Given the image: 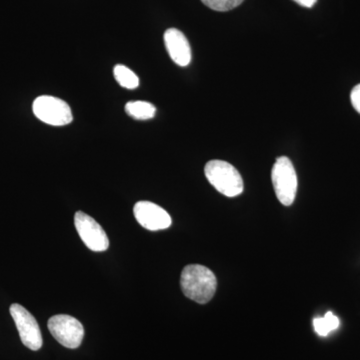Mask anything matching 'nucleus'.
Masks as SVG:
<instances>
[{
    "mask_svg": "<svg viewBox=\"0 0 360 360\" xmlns=\"http://www.w3.org/2000/svg\"><path fill=\"white\" fill-rule=\"evenodd\" d=\"M9 311L15 322L23 345L34 352L39 350L42 347V335L39 323L34 316L18 303L11 304Z\"/></svg>",
    "mask_w": 360,
    "mask_h": 360,
    "instance_id": "423d86ee",
    "label": "nucleus"
},
{
    "mask_svg": "<svg viewBox=\"0 0 360 360\" xmlns=\"http://www.w3.org/2000/svg\"><path fill=\"white\" fill-rule=\"evenodd\" d=\"M350 101H352L354 110L360 115V84H357L352 89V94H350Z\"/></svg>",
    "mask_w": 360,
    "mask_h": 360,
    "instance_id": "4468645a",
    "label": "nucleus"
},
{
    "mask_svg": "<svg viewBox=\"0 0 360 360\" xmlns=\"http://www.w3.org/2000/svg\"><path fill=\"white\" fill-rule=\"evenodd\" d=\"M314 326L317 335L326 336L331 331L338 328V326H340V319L333 312L328 311L323 317L314 319Z\"/></svg>",
    "mask_w": 360,
    "mask_h": 360,
    "instance_id": "f8f14e48",
    "label": "nucleus"
},
{
    "mask_svg": "<svg viewBox=\"0 0 360 360\" xmlns=\"http://www.w3.org/2000/svg\"><path fill=\"white\" fill-rule=\"evenodd\" d=\"M206 179L219 193L227 198H236L243 191V180L231 163L224 160H210L205 168Z\"/></svg>",
    "mask_w": 360,
    "mask_h": 360,
    "instance_id": "f03ea898",
    "label": "nucleus"
},
{
    "mask_svg": "<svg viewBox=\"0 0 360 360\" xmlns=\"http://www.w3.org/2000/svg\"><path fill=\"white\" fill-rule=\"evenodd\" d=\"M32 110L39 120L53 127H65L73 120L70 105L58 97H37L33 103Z\"/></svg>",
    "mask_w": 360,
    "mask_h": 360,
    "instance_id": "20e7f679",
    "label": "nucleus"
},
{
    "mask_svg": "<svg viewBox=\"0 0 360 360\" xmlns=\"http://www.w3.org/2000/svg\"><path fill=\"white\" fill-rule=\"evenodd\" d=\"M75 229L84 245L90 250L101 252L105 251L110 246V239L98 222L87 215L86 213L77 212L75 215Z\"/></svg>",
    "mask_w": 360,
    "mask_h": 360,
    "instance_id": "0eeeda50",
    "label": "nucleus"
},
{
    "mask_svg": "<svg viewBox=\"0 0 360 360\" xmlns=\"http://www.w3.org/2000/svg\"><path fill=\"white\" fill-rule=\"evenodd\" d=\"M271 180L277 200L285 206L292 205L297 191V175L290 158H277L272 167Z\"/></svg>",
    "mask_w": 360,
    "mask_h": 360,
    "instance_id": "7ed1b4c3",
    "label": "nucleus"
},
{
    "mask_svg": "<svg viewBox=\"0 0 360 360\" xmlns=\"http://www.w3.org/2000/svg\"><path fill=\"white\" fill-rule=\"evenodd\" d=\"M134 213L137 222L148 231H162L172 225V217L167 212L150 201L137 202Z\"/></svg>",
    "mask_w": 360,
    "mask_h": 360,
    "instance_id": "6e6552de",
    "label": "nucleus"
},
{
    "mask_svg": "<svg viewBox=\"0 0 360 360\" xmlns=\"http://www.w3.org/2000/svg\"><path fill=\"white\" fill-rule=\"evenodd\" d=\"M125 112L135 120H146L155 117L156 108L148 101H130L125 105Z\"/></svg>",
    "mask_w": 360,
    "mask_h": 360,
    "instance_id": "9d476101",
    "label": "nucleus"
},
{
    "mask_svg": "<svg viewBox=\"0 0 360 360\" xmlns=\"http://www.w3.org/2000/svg\"><path fill=\"white\" fill-rule=\"evenodd\" d=\"M113 75L118 84L127 89H136L139 85V78L127 66L118 65L113 70Z\"/></svg>",
    "mask_w": 360,
    "mask_h": 360,
    "instance_id": "9b49d317",
    "label": "nucleus"
},
{
    "mask_svg": "<svg viewBox=\"0 0 360 360\" xmlns=\"http://www.w3.org/2000/svg\"><path fill=\"white\" fill-rule=\"evenodd\" d=\"M182 292L189 300L205 304L212 300L217 288L214 274L200 264H189L184 267L180 277Z\"/></svg>",
    "mask_w": 360,
    "mask_h": 360,
    "instance_id": "f257e3e1",
    "label": "nucleus"
},
{
    "mask_svg": "<svg viewBox=\"0 0 360 360\" xmlns=\"http://www.w3.org/2000/svg\"><path fill=\"white\" fill-rule=\"evenodd\" d=\"M205 6L215 11H229L240 6L245 0H201Z\"/></svg>",
    "mask_w": 360,
    "mask_h": 360,
    "instance_id": "ddd939ff",
    "label": "nucleus"
},
{
    "mask_svg": "<svg viewBox=\"0 0 360 360\" xmlns=\"http://www.w3.org/2000/svg\"><path fill=\"white\" fill-rule=\"evenodd\" d=\"M296 4H300L303 7H307V8H311L312 6L316 4L317 0H293Z\"/></svg>",
    "mask_w": 360,
    "mask_h": 360,
    "instance_id": "2eb2a0df",
    "label": "nucleus"
},
{
    "mask_svg": "<svg viewBox=\"0 0 360 360\" xmlns=\"http://www.w3.org/2000/svg\"><path fill=\"white\" fill-rule=\"evenodd\" d=\"M49 329L61 345L71 349L80 347L84 340V326L70 315H54L49 321Z\"/></svg>",
    "mask_w": 360,
    "mask_h": 360,
    "instance_id": "39448f33",
    "label": "nucleus"
},
{
    "mask_svg": "<svg viewBox=\"0 0 360 360\" xmlns=\"http://www.w3.org/2000/svg\"><path fill=\"white\" fill-rule=\"evenodd\" d=\"M165 44L168 54L177 65L187 66L191 61V49L186 35L176 28H169L165 33Z\"/></svg>",
    "mask_w": 360,
    "mask_h": 360,
    "instance_id": "1a4fd4ad",
    "label": "nucleus"
}]
</instances>
